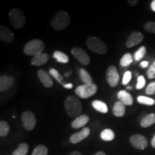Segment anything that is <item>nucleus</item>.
<instances>
[{
	"mask_svg": "<svg viewBox=\"0 0 155 155\" xmlns=\"http://www.w3.org/2000/svg\"><path fill=\"white\" fill-rule=\"evenodd\" d=\"M134 61V58L131 53H127L122 56L121 61H120V65L122 67H127L130 65Z\"/></svg>",
	"mask_w": 155,
	"mask_h": 155,
	"instance_id": "27",
	"label": "nucleus"
},
{
	"mask_svg": "<svg viewBox=\"0 0 155 155\" xmlns=\"http://www.w3.org/2000/svg\"><path fill=\"white\" fill-rule=\"evenodd\" d=\"M126 111L125 105L121 103L120 101H116L114 104L113 108V114L114 116H117V117H122L124 116Z\"/></svg>",
	"mask_w": 155,
	"mask_h": 155,
	"instance_id": "19",
	"label": "nucleus"
},
{
	"mask_svg": "<svg viewBox=\"0 0 155 155\" xmlns=\"http://www.w3.org/2000/svg\"><path fill=\"white\" fill-rule=\"evenodd\" d=\"M92 106L95 110L102 114H107L108 111V106L106 103L100 100H95L92 102Z\"/></svg>",
	"mask_w": 155,
	"mask_h": 155,
	"instance_id": "20",
	"label": "nucleus"
},
{
	"mask_svg": "<svg viewBox=\"0 0 155 155\" xmlns=\"http://www.w3.org/2000/svg\"><path fill=\"white\" fill-rule=\"evenodd\" d=\"M145 84H146V81H145L144 77L143 76V75H139V76L137 78V89H138V90L142 89L145 86Z\"/></svg>",
	"mask_w": 155,
	"mask_h": 155,
	"instance_id": "33",
	"label": "nucleus"
},
{
	"mask_svg": "<svg viewBox=\"0 0 155 155\" xmlns=\"http://www.w3.org/2000/svg\"><path fill=\"white\" fill-rule=\"evenodd\" d=\"M117 98L125 106H131L133 104V97L126 91H120L117 94Z\"/></svg>",
	"mask_w": 155,
	"mask_h": 155,
	"instance_id": "18",
	"label": "nucleus"
},
{
	"mask_svg": "<svg viewBox=\"0 0 155 155\" xmlns=\"http://www.w3.org/2000/svg\"><path fill=\"white\" fill-rule=\"evenodd\" d=\"M106 81L111 87L117 86L119 83L120 77L119 74L118 73L117 68L114 65H111L108 68L107 71L106 73Z\"/></svg>",
	"mask_w": 155,
	"mask_h": 155,
	"instance_id": "8",
	"label": "nucleus"
},
{
	"mask_svg": "<svg viewBox=\"0 0 155 155\" xmlns=\"http://www.w3.org/2000/svg\"><path fill=\"white\" fill-rule=\"evenodd\" d=\"M70 74H71V72L67 73H65V76H69Z\"/></svg>",
	"mask_w": 155,
	"mask_h": 155,
	"instance_id": "45",
	"label": "nucleus"
},
{
	"mask_svg": "<svg viewBox=\"0 0 155 155\" xmlns=\"http://www.w3.org/2000/svg\"><path fill=\"white\" fill-rule=\"evenodd\" d=\"M45 50V43L42 40L35 39L29 41L24 48V53L29 56H35L41 54Z\"/></svg>",
	"mask_w": 155,
	"mask_h": 155,
	"instance_id": "3",
	"label": "nucleus"
},
{
	"mask_svg": "<svg viewBox=\"0 0 155 155\" xmlns=\"http://www.w3.org/2000/svg\"><path fill=\"white\" fill-rule=\"evenodd\" d=\"M53 58L58 63H68L69 62V58L66 54L61 51H55L53 53Z\"/></svg>",
	"mask_w": 155,
	"mask_h": 155,
	"instance_id": "24",
	"label": "nucleus"
},
{
	"mask_svg": "<svg viewBox=\"0 0 155 155\" xmlns=\"http://www.w3.org/2000/svg\"><path fill=\"white\" fill-rule=\"evenodd\" d=\"M90 120V118H89L88 116L85 115H81L75 119L74 121L72 122L71 124V127L73 129H80V128H83L86 126L88 122Z\"/></svg>",
	"mask_w": 155,
	"mask_h": 155,
	"instance_id": "16",
	"label": "nucleus"
},
{
	"mask_svg": "<svg viewBox=\"0 0 155 155\" xmlns=\"http://www.w3.org/2000/svg\"><path fill=\"white\" fill-rule=\"evenodd\" d=\"M131 79V72L129 71H126L124 74L123 75V78H122V84L127 85V83H129V81Z\"/></svg>",
	"mask_w": 155,
	"mask_h": 155,
	"instance_id": "34",
	"label": "nucleus"
},
{
	"mask_svg": "<svg viewBox=\"0 0 155 155\" xmlns=\"http://www.w3.org/2000/svg\"><path fill=\"white\" fill-rule=\"evenodd\" d=\"M9 132V126L7 121H1L0 122V136L5 137L8 135Z\"/></svg>",
	"mask_w": 155,
	"mask_h": 155,
	"instance_id": "30",
	"label": "nucleus"
},
{
	"mask_svg": "<svg viewBox=\"0 0 155 155\" xmlns=\"http://www.w3.org/2000/svg\"><path fill=\"white\" fill-rule=\"evenodd\" d=\"M100 137L102 140L105 141H111L115 138V134L111 129H105L101 132Z\"/></svg>",
	"mask_w": 155,
	"mask_h": 155,
	"instance_id": "23",
	"label": "nucleus"
},
{
	"mask_svg": "<svg viewBox=\"0 0 155 155\" xmlns=\"http://www.w3.org/2000/svg\"><path fill=\"white\" fill-rule=\"evenodd\" d=\"M137 101H138L139 104H144V105L147 106H153L155 104V100L147 96H138L137 97Z\"/></svg>",
	"mask_w": 155,
	"mask_h": 155,
	"instance_id": "28",
	"label": "nucleus"
},
{
	"mask_svg": "<svg viewBox=\"0 0 155 155\" xmlns=\"http://www.w3.org/2000/svg\"><path fill=\"white\" fill-rule=\"evenodd\" d=\"M91 130L88 127H84L79 132L73 134L70 137V142L72 144H78L81 142L83 139H85L90 135Z\"/></svg>",
	"mask_w": 155,
	"mask_h": 155,
	"instance_id": "11",
	"label": "nucleus"
},
{
	"mask_svg": "<svg viewBox=\"0 0 155 155\" xmlns=\"http://www.w3.org/2000/svg\"><path fill=\"white\" fill-rule=\"evenodd\" d=\"M9 19L13 28L15 29L22 28L26 23V18L22 10L18 8H14L9 12Z\"/></svg>",
	"mask_w": 155,
	"mask_h": 155,
	"instance_id": "5",
	"label": "nucleus"
},
{
	"mask_svg": "<svg viewBox=\"0 0 155 155\" xmlns=\"http://www.w3.org/2000/svg\"><path fill=\"white\" fill-rule=\"evenodd\" d=\"M86 45L88 49L95 53L104 55L108 51L106 45L96 37H89L86 40Z\"/></svg>",
	"mask_w": 155,
	"mask_h": 155,
	"instance_id": "4",
	"label": "nucleus"
},
{
	"mask_svg": "<svg viewBox=\"0 0 155 155\" xmlns=\"http://www.w3.org/2000/svg\"><path fill=\"white\" fill-rule=\"evenodd\" d=\"M151 8L153 12H155V0H153L151 3Z\"/></svg>",
	"mask_w": 155,
	"mask_h": 155,
	"instance_id": "39",
	"label": "nucleus"
},
{
	"mask_svg": "<svg viewBox=\"0 0 155 155\" xmlns=\"http://www.w3.org/2000/svg\"><path fill=\"white\" fill-rule=\"evenodd\" d=\"M71 23V17L65 11H58L51 19V26L56 31L66 29Z\"/></svg>",
	"mask_w": 155,
	"mask_h": 155,
	"instance_id": "2",
	"label": "nucleus"
},
{
	"mask_svg": "<svg viewBox=\"0 0 155 155\" xmlns=\"http://www.w3.org/2000/svg\"><path fill=\"white\" fill-rule=\"evenodd\" d=\"M151 144H152V147L155 148V134H154V137H153V138L152 139V141H151Z\"/></svg>",
	"mask_w": 155,
	"mask_h": 155,
	"instance_id": "42",
	"label": "nucleus"
},
{
	"mask_svg": "<svg viewBox=\"0 0 155 155\" xmlns=\"http://www.w3.org/2000/svg\"><path fill=\"white\" fill-rule=\"evenodd\" d=\"M155 124V114H150L147 115L141 121L140 125L141 127L147 128Z\"/></svg>",
	"mask_w": 155,
	"mask_h": 155,
	"instance_id": "22",
	"label": "nucleus"
},
{
	"mask_svg": "<svg viewBox=\"0 0 155 155\" xmlns=\"http://www.w3.org/2000/svg\"><path fill=\"white\" fill-rule=\"evenodd\" d=\"M0 40L7 43L13 42L15 40V35L13 32L5 25L0 26Z\"/></svg>",
	"mask_w": 155,
	"mask_h": 155,
	"instance_id": "14",
	"label": "nucleus"
},
{
	"mask_svg": "<svg viewBox=\"0 0 155 155\" xmlns=\"http://www.w3.org/2000/svg\"><path fill=\"white\" fill-rule=\"evenodd\" d=\"M15 78L11 75H4L0 77V91L5 92L13 86Z\"/></svg>",
	"mask_w": 155,
	"mask_h": 155,
	"instance_id": "13",
	"label": "nucleus"
},
{
	"mask_svg": "<svg viewBox=\"0 0 155 155\" xmlns=\"http://www.w3.org/2000/svg\"><path fill=\"white\" fill-rule=\"evenodd\" d=\"M146 53H147L146 47H145V46H141V47L140 48H139V50L134 53V58L135 61H141V60L144 57L145 55H146Z\"/></svg>",
	"mask_w": 155,
	"mask_h": 155,
	"instance_id": "31",
	"label": "nucleus"
},
{
	"mask_svg": "<svg viewBox=\"0 0 155 155\" xmlns=\"http://www.w3.org/2000/svg\"><path fill=\"white\" fill-rule=\"evenodd\" d=\"M144 40V35L139 32H134L128 38L126 42V46L128 48H131L139 45Z\"/></svg>",
	"mask_w": 155,
	"mask_h": 155,
	"instance_id": "12",
	"label": "nucleus"
},
{
	"mask_svg": "<svg viewBox=\"0 0 155 155\" xmlns=\"http://www.w3.org/2000/svg\"><path fill=\"white\" fill-rule=\"evenodd\" d=\"M146 94L148 95H154L155 94V82H152L148 85L146 88Z\"/></svg>",
	"mask_w": 155,
	"mask_h": 155,
	"instance_id": "36",
	"label": "nucleus"
},
{
	"mask_svg": "<svg viewBox=\"0 0 155 155\" xmlns=\"http://www.w3.org/2000/svg\"><path fill=\"white\" fill-rule=\"evenodd\" d=\"M71 53L79 63L84 65H88L91 62V59L88 53L82 48L75 47L71 50Z\"/></svg>",
	"mask_w": 155,
	"mask_h": 155,
	"instance_id": "9",
	"label": "nucleus"
},
{
	"mask_svg": "<svg viewBox=\"0 0 155 155\" xmlns=\"http://www.w3.org/2000/svg\"><path fill=\"white\" fill-rule=\"evenodd\" d=\"M98 86L95 83L90 85H81L75 88V93L78 96L81 98H88L96 94Z\"/></svg>",
	"mask_w": 155,
	"mask_h": 155,
	"instance_id": "6",
	"label": "nucleus"
},
{
	"mask_svg": "<svg viewBox=\"0 0 155 155\" xmlns=\"http://www.w3.org/2000/svg\"><path fill=\"white\" fill-rule=\"evenodd\" d=\"M147 76L150 79L155 78V61L152 63V65L150 67L147 71Z\"/></svg>",
	"mask_w": 155,
	"mask_h": 155,
	"instance_id": "35",
	"label": "nucleus"
},
{
	"mask_svg": "<svg viewBox=\"0 0 155 155\" xmlns=\"http://www.w3.org/2000/svg\"><path fill=\"white\" fill-rule=\"evenodd\" d=\"M144 29L147 32L155 34V22H148L144 25Z\"/></svg>",
	"mask_w": 155,
	"mask_h": 155,
	"instance_id": "32",
	"label": "nucleus"
},
{
	"mask_svg": "<svg viewBox=\"0 0 155 155\" xmlns=\"http://www.w3.org/2000/svg\"><path fill=\"white\" fill-rule=\"evenodd\" d=\"M49 61V55L48 53H41L38 55L34 56L31 61V64L35 66H40L45 65Z\"/></svg>",
	"mask_w": 155,
	"mask_h": 155,
	"instance_id": "17",
	"label": "nucleus"
},
{
	"mask_svg": "<svg viewBox=\"0 0 155 155\" xmlns=\"http://www.w3.org/2000/svg\"><path fill=\"white\" fill-rule=\"evenodd\" d=\"M49 73H50V75H51L53 78H55V80L57 81L58 82L60 83V84H61L63 87L67 84V83L65 82V81H64L63 77L62 76V75H61V73L58 72L56 69L51 68L50 70Z\"/></svg>",
	"mask_w": 155,
	"mask_h": 155,
	"instance_id": "26",
	"label": "nucleus"
},
{
	"mask_svg": "<svg viewBox=\"0 0 155 155\" xmlns=\"http://www.w3.org/2000/svg\"><path fill=\"white\" fill-rule=\"evenodd\" d=\"M48 150L47 147L40 144L34 149L33 152H32L31 155H48Z\"/></svg>",
	"mask_w": 155,
	"mask_h": 155,
	"instance_id": "29",
	"label": "nucleus"
},
{
	"mask_svg": "<svg viewBox=\"0 0 155 155\" xmlns=\"http://www.w3.org/2000/svg\"><path fill=\"white\" fill-rule=\"evenodd\" d=\"M73 85L72 84V83H67V84L64 86V88H65L67 89H71L73 88Z\"/></svg>",
	"mask_w": 155,
	"mask_h": 155,
	"instance_id": "40",
	"label": "nucleus"
},
{
	"mask_svg": "<svg viewBox=\"0 0 155 155\" xmlns=\"http://www.w3.org/2000/svg\"><path fill=\"white\" fill-rule=\"evenodd\" d=\"M94 155H106V153H105V152H102V151H100V152H96V154H95Z\"/></svg>",
	"mask_w": 155,
	"mask_h": 155,
	"instance_id": "43",
	"label": "nucleus"
},
{
	"mask_svg": "<svg viewBox=\"0 0 155 155\" xmlns=\"http://www.w3.org/2000/svg\"><path fill=\"white\" fill-rule=\"evenodd\" d=\"M21 119L23 127L27 131H32L36 126L37 120L35 116L32 111H27L23 112L21 115Z\"/></svg>",
	"mask_w": 155,
	"mask_h": 155,
	"instance_id": "7",
	"label": "nucleus"
},
{
	"mask_svg": "<svg viewBox=\"0 0 155 155\" xmlns=\"http://www.w3.org/2000/svg\"><path fill=\"white\" fill-rule=\"evenodd\" d=\"M130 142L136 149L143 150L147 148L148 141L144 136L141 134H134L130 137Z\"/></svg>",
	"mask_w": 155,
	"mask_h": 155,
	"instance_id": "10",
	"label": "nucleus"
},
{
	"mask_svg": "<svg viewBox=\"0 0 155 155\" xmlns=\"http://www.w3.org/2000/svg\"><path fill=\"white\" fill-rule=\"evenodd\" d=\"M64 107L68 115L71 118H77L82 112V104L74 96L66 97L64 101Z\"/></svg>",
	"mask_w": 155,
	"mask_h": 155,
	"instance_id": "1",
	"label": "nucleus"
},
{
	"mask_svg": "<svg viewBox=\"0 0 155 155\" xmlns=\"http://www.w3.org/2000/svg\"><path fill=\"white\" fill-rule=\"evenodd\" d=\"M38 77L43 86L46 88H51L53 85V81L50 75L44 71L43 69H40L38 71Z\"/></svg>",
	"mask_w": 155,
	"mask_h": 155,
	"instance_id": "15",
	"label": "nucleus"
},
{
	"mask_svg": "<svg viewBox=\"0 0 155 155\" xmlns=\"http://www.w3.org/2000/svg\"><path fill=\"white\" fill-rule=\"evenodd\" d=\"M69 155H82L81 154V153L80 152H78V151H73Z\"/></svg>",
	"mask_w": 155,
	"mask_h": 155,
	"instance_id": "41",
	"label": "nucleus"
},
{
	"mask_svg": "<svg viewBox=\"0 0 155 155\" xmlns=\"http://www.w3.org/2000/svg\"><path fill=\"white\" fill-rule=\"evenodd\" d=\"M127 89H128V90H131V89H132V87H131V86H127Z\"/></svg>",
	"mask_w": 155,
	"mask_h": 155,
	"instance_id": "44",
	"label": "nucleus"
},
{
	"mask_svg": "<svg viewBox=\"0 0 155 155\" xmlns=\"http://www.w3.org/2000/svg\"><path fill=\"white\" fill-rule=\"evenodd\" d=\"M138 2H139L138 0H129V1H128L129 5L131 6V7H134L135 5H137V4H138Z\"/></svg>",
	"mask_w": 155,
	"mask_h": 155,
	"instance_id": "37",
	"label": "nucleus"
},
{
	"mask_svg": "<svg viewBox=\"0 0 155 155\" xmlns=\"http://www.w3.org/2000/svg\"><path fill=\"white\" fill-rule=\"evenodd\" d=\"M148 65H149L148 61H142L140 63V66H141V68H147Z\"/></svg>",
	"mask_w": 155,
	"mask_h": 155,
	"instance_id": "38",
	"label": "nucleus"
},
{
	"mask_svg": "<svg viewBox=\"0 0 155 155\" xmlns=\"http://www.w3.org/2000/svg\"><path fill=\"white\" fill-rule=\"evenodd\" d=\"M79 75H80L81 81H83V83H85V85H90L94 83L92 77L91 76V75L86 69L81 68L79 71Z\"/></svg>",
	"mask_w": 155,
	"mask_h": 155,
	"instance_id": "21",
	"label": "nucleus"
},
{
	"mask_svg": "<svg viewBox=\"0 0 155 155\" xmlns=\"http://www.w3.org/2000/svg\"><path fill=\"white\" fill-rule=\"evenodd\" d=\"M29 151V145L27 143H22L12 153V155H27Z\"/></svg>",
	"mask_w": 155,
	"mask_h": 155,
	"instance_id": "25",
	"label": "nucleus"
}]
</instances>
